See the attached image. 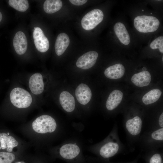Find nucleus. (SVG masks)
Masks as SVG:
<instances>
[{
	"mask_svg": "<svg viewBox=\"0 0 163 163\" xmlns=\"http://www.w3.org/2000/svg\"><path fill=\"white\" fill-rule=\"evenodd\" d=\"M80 149L76 144L68 143L63 145L60 149L59 153L63 158L72 159L79 154Z\"/></svg>",
	"mask_w": 163,
	"mask_h": 163,
	"instance_id": "12",
	"label": "nucleus"
},
{
	"mask_svg": "<svg viewBox=\"0 0 163 163\" xmlns=\"http://www.w3.org/2000/svg\"><path fill=\"white\" fill-rule=\"evenodd\" d=\"M151 79L150 74L147 71L134 74L131 78L132 82L136 86L142 87L148 85Z\"/></svg>",
	"mask_w": 163,
	"mask_h": 163,
	"instance_id": "17",
	"label": "nucleus"
},
{
	"mask_svg": "<svg viewBox=\"0 0 163 163\" xmlns=\"http://www.w3.org/2000/svg\"><path fill=\"white\" fill-rule=\"evenodd\" d=\"M8 4L11 7L21 12L26 11L29 7L28 1L27 0H9Z\"/></svg>",
	"mask_w": 163,
	"mask_h": 163,
	"instance_id": "21",
	"label": "nucleus"
},
{
	"mask_svg": "<svg viewBox=\"0 0 163 163\" xmlns=\"http://www.w3.org/2000/svg\"><path fill=\"white\" fill-rule=\"evenodd\" d=\"M13 45L18 54L22 55L26 52L27 41L26 36L23 32L19 31L16 34L13 40Z\"/></svg>",
	"mask_w": 163,
	"mask_h": 163,
	"instance_id": "10",
	"label": "nucleus"
},
{
	"mask_svg": "<svg viewBox=\"0 0 163 163\" xmlns=\"http://www.w3.org/2000/svg\"><path fill=\"white\" fill-rule=\"evenodd\" d=\"M98 54L95 51H91L83 54L78 59L77 66L83 69H87L93 66L98 57Z\"/></svg>",
	"mask_w": 163,
	"mask_h": 163,
	"instance_id": "8",
	"label": "nucleus"
},
{
	"mask_svg": "<svg viewBox=\"0 0 163 163\" xmlns=\"http://www.w3.org/2000/svg\"><path fill=\"white\" fill-rule=\"evenodd\" d=\"M70 43V39L68 35L62 33L59 34L56 38L55 45V51L58 56L62 55L65 51Z\"/></svg>",
	"mask_w": 163,
	"mask_h": 163,
	"instance_id": "15",
	"label": "nucleus"
},
{
	"mask_svg": "<svg viewBox=\"0 0 163 163\" xmlns=\"http://www.w3.org/2000/svg\"><path fill=\"white\" fill-rule=\"evenodd\" d=\"M32 127L36 132L43 134L54 132L57 124L55 120L52 117L43 115L38 117L33 122Z\"/></svg>",
	"mask_w": 163,
	"mask_h": 163,
	"instance_id": "5",
	"label": "nucleus"
},
{
	"mask_svg": "<svg viewBox=\"0 0 163 163\" xmlns=\"http://www.w3.org/2000/svg\"><path fill=\"white\" fill-rule=\"evenodd\" d=\"M29 86L34 94L37 95L42 93L44 90V84L42 75L38 73L33 75L30 78Z\"/></svg>",
	"mask_w": 163,
	"mask_h": 163,
	"instance_id": "11",
	"label": "nucleus"
},
{
	"mask_svg": "<svg viewBox=\"0 0 163 163\" xmlns=\"http://www.w3.org/2000/svg\"><path fill=\"white\" fill-rule=\"evenodd\" d=\"M9 133H8V134H7L8 135V134L9 135Z\"/></svg>",
	"mask_w": 163,
	"mask_h": 163,
	"instance_id": "32",
	"label": "nucleus"
},
{
	"mask_svg": "<svg viewBox=\"0 0 163 163\" xmlns=\"http://www.w3.org/2000/svg\"><path fill=\"white\" fill-rule=\"evenodd\" d=\"M159 149L146 152L149 156V163H162V152Z\"/></svg>",
	"mask_w": 163,
	"mask_h": 163,
	"instance_id": "22",
	"label": "nucleus"
},
{
	"mask_svg": "<svg viewBox=\"0 0 163 163\" xmlns=\"http://www.w3.org/2000/svg\"><path fill=\"white\" fill-rule=\"evenodd\" d=\"M102 157L108 158L126 150L125 145L120 141L118 133V127L115 125L112 131L106 139L98 149Z\"/></svg>",
	"mask_w": 163,
	"mask_h": 163,
	"instance_id": "1",
	"label": "nucleus"
},
{
	"mask_svg": "<svg viewBox=\"0 0 163 163\" xmlns=\"http://www.w3.org/2000/svg\"><path fill=\"white\" fill-rule=\"evenodd\" d=\"M162 61L163 60V57H162Z\"/></svg>",
	"mask_w": 163,
	"mask_h": 163,
	"instance_id": "30",
	"label": "nucleus"
},
{
	"mask_svg": "<svg viewBox=\"0 0 163 163\" xmlns=\"http://www.w3.org/2000/svg\"></svg>",
	"mask_w": 163,
	"mask_h": 163,
	"instance_id": "33",
	"label": "nucleus"
},
{
	"mask_svg": "<svg viewBox=\"0 0 163 163\" xmlns=\"http://www.w3.org/2000/svg\"><path fill=\"white\" fill-rule=\"evenodd\" d=\"M10 99L12 104L19 108H26L31 104L32 99L30 94L20 88L12 89L10 94Z\"/></svg>",
	"mask_w": 163,
	"mask_h": 163,
	"instance_id": "4",
	"label": "nucleus"
},
{
	"mask_svg": "<svg viewBox=\"0 0 163 163\" xmlns=\"http://www.w3.org/2000/svg\"><path fill=\"white\" fill-rule=\"evenodd\" d=\"M1 149V146H0V149Z\"/></svg>",
	"mask_w": 163,
	"mask_h": 163,
	"instance_id": "31",
	"label": "nucleus"
},
{
	"mask_svg": "<svg viewBox=\"0 0 163 163\" xmlns=\"http://www.w3.org/2000/svg\"><path fill=\"white\" fill-rule=\"evenodd\" d=\"M123 95V93L119 90L113 91L109 95L106 103L107 110L112 111L116 109L120 103Z\"/></svg>",
	"mask_w": 163,
	"mask_h": 163,
	"instance_id": "14",
	"label": "nucleus"
},
{
	"mask_svg": "<svg viewBox=\"0 0 163 163\" xmlns=\"http://www.w3.org/2000/svg\"><path fill=\"white\" fill-rule=\"evenodd\" d=\"M104 16L101 10L98 9H93L83 17L81 21L82 26L86 30H92L101 22Z\"/></svg>",
	"mask_w": 163,
	"mask_h": 163,
	"instance_id": "6",
	"label": "nucleus"
},
{
	"mask_svg": "<svg viewBox=\"0 0 163 163\" xmlns=\"http://www.w3.org/2000/svg\"><path fill=\"white\" fill-rule=\"evenodd\" d=\"M69 1L72 4L75 5H82L87 1L86 0H70Z\"/></svg>",
	"mask_w": 163,
	"mask_h": 163,
	"instance_id": "27",
	"label": "nucleus"
},
{
	"mask_svg": "<svg viewBox=\"0 0 163 163\" xmlns=\"http://www.w3.org/2000/svg\"><path fill=\"white\" fill-rule=\"evenodd\" d=\"M150 47L152 49H158L160 52L163 53V37L160 36L153 40L150 44Z\"/></svg>",
	"mask_w": 163,
	"mask_h": 163,
	"instance_id": "24",
	"label": "nucleus"
},
{
	"mask_svg": "<svg viewBox=\"0 0 163 163\" xmlns=\"http://www.w3.org/2000/svg\"><path fill=\"white\" fill-rule=\"evenodd\" d=\"M7 134L5 133H0V142L2 149H5L7 147Z\"/></svg>",
	"mask_w": 163,
	"mask_h": 163,
	"instance_id": "26",
	"label": "nucleus"
},
{
	"mask_svg": "<svg viewBox=\"0 0 163 163\" xmlns=\"http://www.w3.org/2000/svg\"><path fill=\"white\" fill-rule=\"evenodd\" d=\"M33 36L35 45L38 51L44 53L48 50L50 46L49 40L40 27H34Z\"/></svg>",
	"mask_w": 163,
	"mask_h": 163,
	"instance_id": "7",
	"label": "nucleus"
},
{
	"mask_svg": "<svg viewBox=\"0 0 163 163\" xmlns=\"http://www.w3.org/2000/svg\"><path fill=\"white\" fill-rule=\"evenodd\" d=\"M114 32L121 43L125 45L130 42V37L128 32L124 24L121 22H117L114 26Z\"/></svg>",
	"mask_w": 163,
	"mask_h": 163,
	"instance_id": "18",
	"label": "nucleus"
},
{
	"mask_svg": "<svg viewBox=\"0 0 163 163\" xmlns=\"http://www.w3.org/2000/svg\"><path fill=\"white\" fill-rule=\"evenodd\" d=\"M161 91L158 89L152 90L145 94L142 99L145 105H149L156 102L161 94Z\"/></svg>",
	"mask_w": 163,
	"mask_h": 163,
	"instance_id": "19",
	"label": "nucleus"
},
{
	"mask_svg": "<svg viewBox=\"0 0 163 163\" xmlns=\"http://www.w3.org/2000/svg\"><path fill=\"white\" fill-rule=\"evenodd\" d=\"M18 145V142L12 136H8L7 139V151L8 152L12 151L13 149Z\"/></svg>",
	"mask_w": 163,
	"mask_h": 163,
	"instance_id": "25",
	"label": "nucleus"
},
{
	"mask_svg": "<svg viewBox=\"0 0 163 163\" xmlns=\"http://www.w3.org/2000/svg\"><path fill=\"white\" fill-rule=\"evenodd\" d=\"M59 102L63 108L68 112L73 111L75 109V102L73 96L69 92L63 91L60 94Z\"/></svg>",
	"mask_w": 163,
	"mask_h": 163,
	"instance_id": "13",
	"label": "nucleus"
},
{
	"mask_svg": "<svg viewBox=\"0 0 163 163\" xmlns=\"http://www.w3.org/2000/svg\"><path fill=\"white\" fill-rule=\"evenodd\" d=\"M125 68L121 64L118 63L109 66L104 71L105 76L111 79H117L123 76L125 73Z\"/></svg>",
	"mask_w": 163,
	"mask_h": 163,
	"instance_id": "16",
	"label": "nucleus"
},
{
	"mask_svg": "<svg viewBox=\"0 0 163 163\" xmlns=\"http://www.w3.org/2000/svg\"><path fill=\"white\" fill-rule=\"evenodd\" d=\"M2 18V14L0 12V22L1 21Z\"/></svg>",
	"mask_w": 163,
	"mask_h": 163,
	"instance_id": "28",
	"label": "nucleus"
},
{
	"mask_svg": "<svg viewBox=\"0 0 163 163\" xmlns=\"http://www.w3.org/2000/svg\"><path fill=\"white\" fill-rule=\"evenodd\" d=\"M159 24V20L152 16H139L135 18L134 21L135 27L141 33L154 32L157 30Z\"/></svg>",
	"mask_w": 163,
	"mask_h": 163,
	"instance_id": "3",
	"label": "nucleus"
},
{
	"mask_svg": "<svg viewBox=\"0 0 163 163\" xmlns=\"http://www.w3.org/2000/svg\"><path fill=\"white\" fill-rule=\"evenodd\" d=\"M15 156L9 152H0V163H11L15 159Z\"/></svg>",
	"mask_w": 163,
	"mask_h": 163,
	"instance_id": "23",
	"label": "nucleus"
},
{
	"mask_svg": "<svg viewBox=\"0 0 163 163\" xmlns=\"http://www.w3.org/2000/svg\"><path fill=\"white\" fill-rule=\"evenodd\" d=\"M137 143L140 149L146 152L162 148L163 128L142 132Z\"/></svg>",
	"mask_w": 163,
	"mask_h": 163,
	"instance_id": "2",
	"label": "nucleus"
},
{
	"mask_svg": "<svg viewBox=\"0 0 163 163\" xmlns=\"http://www.w3.org/2000/svg\"><path fill=\"white\" fill-rule=\"evenodd\" d=\"M75 95L78 102L82 105H86L90 101L92 93L89 87L86 84L81 83L75 90Z\"/></svg>",
	"mask_w": 163,
	"mask_h": 163,
	"instance_id": "9",
	"label": "nucleus"
},
{
	"mask_svg": "<svg viewBox=\"0 0 163 163\" xmlns=\"http://www.w3.org/2000/svg\"><path fill=\"white\" fill-rule=\"evenodd\" d=\"M142 69L143 71H146V68L145 67H144L142 68Z\"/></svg>",
	"mask_w": 163,
	"mask_h": 163,
	"instance_id": "29",
	"label": "nucleus"
},
{
	"mask_svg": "<svg viewBox=\"0 0 163 163\" xmlns=\"http://www.w3.org/2000/svg\"><path fill=\"white\" fill-rule=\"evenodd\" d=\"M62 2L60 0H46L44 2V11L48 14H52L59 11L62 7Z\"/></svg>",
	"mask_w": 163,
	"mask_h": 163,
	"instance_id": "20",
	"label": "nucleus"
}]
</instances>
